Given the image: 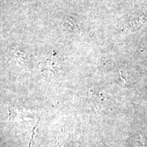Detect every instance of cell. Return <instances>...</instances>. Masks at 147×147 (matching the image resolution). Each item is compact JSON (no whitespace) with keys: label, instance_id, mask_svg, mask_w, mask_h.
Instances as JSON below:
<instances>
[{"label":"cell","instance_id":"cell-1","mask_svg":"<svg viewBox=\"0 0 147 147\" xmlns=\"http://www.w3.org/2000/svg\"><path fill=\"white\" fill-rule=\"evenodd\" d=\"M12 55L18 61L21 62V63H24L25 60V54L24 52L20 51L18 49H12Z\"/></svg>","mask_w":147,"mask_h":147},{"label":"cell","instance_id":"cell-2","mask_svg":"<svg viewBox=\"0 0 147 147\" xmlns=\"http://www.w3.org/2000/svg\"><path fill=\"white\" fill-rule=\"evenodd\" d=\"M62 26L65 27L66 29H74V30H78V27L77 26V25L74 23V21L72 19H71V18L66 19L65 21L62 23Z\"/></svg>","mask_w":147,"mask_h":147},{"label":"cell","instance_id":"cell-3","mask_svg":"<svg viewBox=\"0 0 147 147\" xmlns=\"http://www.w3.org/2000/svg\"><path fill=\"white\" fill-rule=\"evenodd\" d=\"M136 147H144V142L141 140H136L135 142Z\"/></svg>","mask_w":147,"mask_h":147},{"label":"cell","instance_id":"cell-4","mask_svg":"<svg viewBox=\"0 0 147 147\" xmlns=\"http://www.w3.org/2000/svg\"><path fill=\"white\" fill-rule=\"evenodd\" d=\"M36 127H34V129H33V134H32V140H30V142H29V147H31V144H32V140H33V138H34V136H35V129H36Z\"/></svg>","mask_w":147,"mask_h":147}]
</instances>
